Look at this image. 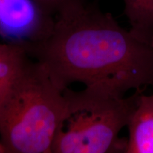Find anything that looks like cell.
<instances>
[{
  "label": "cell",
  "instance_id": "10",
  "mask_svg": "<svg viewBox=\"0 0 153 153\" xmlns=\"http://www.w3.org/2000/svg\"><path fill=\"white\" fill-rule=\"evenodd\" d=\"M0 153H7V150H6L4 146L1 142V140H0Z\"/></svg>",
  "mask_w": 153,
  "mask_h": 153
},
{
  "label": "cell",
  "instance_id": "9",
  "mask_svg": "<svg viewBox=\"0 0 153 153\" xmlns=\"http://www.w3.org/2000/svg\"><path fill=\"white\" fill-rule=\"evenodd\" d=\"M8 93L9 92H7V91L0 89V109H1V106H2V104L5 100V99L7 98V96L8 94Z\"/></svg>",
  "mask_w": 153,
  "mask_h": 153
},
{
  "label": "cell",
  "instance_id": "3",
  "mask_svg": "<svg viewBox=\"0 0 153 153\" xmlns=\"http://www.w3.org/2000/svg\"><path fill=\"white\" fill-rule=\"evenodd\" d=\"M64 105L63 91L30 60L0 109V140L7 153H52Z\"/></svg>",
  "mask_w": 153,
  "mask_h": 153
},
{
  "label": "cell",
  "instance_id": "4",
  "mask_svg": "<svg viewBox=\"0 0 153 153\" xmlns=\"http://www.w3.org/2000/svg\"><path fill=\"white\" fill-rule=\"evenodd\" d=\"M55 21L35 0H0V38L29 56L51 35Z\"/></svg>",
  "mask_w": 153,
  "mask_h": 153
},
{
  "label": "cell",
  "instance_id": "2",
  "mask_svg": "<svg viewBox=\"0 0 153 153\" xmlns=\"http://www.w3.org/2000/svg\"><path fill=\"white\" fill-rule=\"evenodd\" d=\"M143 91L125 97L97 88H67L52 153L126 152L128 139L119 133L127 127Z\"/></svg>",
  "mask_w": 153,
  "mask_h": 153
},
{
  "label": "cell",
  "instance_id": "8",
  "mask_svg": "<svg viewBox=\"0 0 153 153\" xmlns=\"http://www.w3.org/2000/svg\"><path fill=\"white\" fill-rule=\"evenodd\" d=\"M48 12L55 16L60 11L70 4L75 2L74 0H35ZM83 1V0H82Z\"/></svg>",
  "mask_w": 153,
  "mask_h": 153
},
{
  "label": "cell",
  "instance_id": "11",
  "mask_svg": "<svg viewBox=\"0 0 153 153\" xmlns=\"http://www.w3.org/2000/svg\"><path fill=\"white\" fill-rule=\"evenodd\" d=\"M74 1H82V0H74Z\"/></svg>",
  "mask_w": 153,
  "mask_h": 153
},
{
  "label": "cell",
  "instance_id": "6",
  "mask_svg": "<svg viewBox=\"0 0 153 153\" xmlns=\"http://www.w3.org/2000/svg\"><path fill=\"white\" fill-rule=\"evenodd\" d=\"M131 33L153 48V0H123Z\"/></svg>",
  "mask_w": 153,
  "mask_h": 153
},
{
  "label": "cell",
  "instance_id": "1",
  "mask_svg": "<svg viewBox=\"0 0 153 153\" xmlns=\"http://www.w3.org/2000/svg\"><path fill=\"white\" fill-rule=\"evenodd\" d=\"M55 18L51 35L30 56L59 89L74 82L120 96L153 89V48L122 28L97 0L70 4Z\"/></svg>",
  "mask_w": 153,
  "mask_h": 153
},
{
  "label": "cell",
  "instance_id": "7",
  "mask_svg": "<svg viewBox=\"0 0 153 153\" xmlns=\"http://www.w3.org/2000/svg\"><path fill=\"white\" fill-rule=\"evenodd\" d=\"M30 60L26 50L20 46L0 43V89L9 92Z\"/></svg>",
  "mask_w": 153,
  "mask_h": 153
},
{
  "label": "cell",
  "instance_id": "5",
  "mask_svg": "<svg viewBox=\"0 0 153 153\" xmlns=\"http://www.w3.org/2000/svg\"><path fill=\"white\" fill-rule=\"evenodd\" d=\"M127 127L129 133L126 153H153V94L140 93Z\"/></svg>",
  "mask_w": 153,
  "mask_h": 153
}]
</instances>
